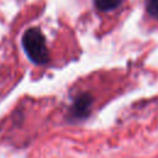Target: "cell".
I'll return each instance as SVG.
<instances>
[{"mask_svg": "<svg viewBox=\"0 0 158 158\" xmlns=\"http://www.w3.org/2000/svg\"><path fill=\"white\" fill-rule=\"evenodd\" d=\"M22 46L27 57L36 64H44L48 62L49 54L46 43V37L37 27L26 30L22 36Z\"/></svg>", "mask_w": 158, "mask_h": 158, "instance_id": "1", "label": "cell"}, {"mask_svg": "<svg viewBox=\"0 0 158 158\" xmlns=\"http://www.w3.org/2000/svg\"><path fill=\"white\" fill-rule=\"evenodd\" d=\"M91 105H93V98L89 93H83L78 95L69 109V120L80 121L86 118L90 115Z\"/></svg>", "mask_w": 158, "mask_h": 158, "instance_id": "2", "label": "cell"}, {"mask_svg": "<svg viewBox=\"0 0 158 158\" xmlns=\"http://www.w3.org/2000/svg\"><path fill=\"white\" fill-rule=\"evenodd\" d=\"M121 0H94V5L98 10L107 11L117 7L120 5Z\"/></svg>", "mask_w": 158, "mask_h": 158, "instance_id": "3", "label": "cell"}, {"mask_svg": "<svg viewBox=\"0 0 158 158\" xmlns=\"http://www.w3.org/2000/svg\"><path fill=\"white\" fill-rule=\"evenodd\" d=\"M146 10L152 17L158 19V0H147Z\"/></svg>", "mask_w": 158, "mask_h": 158, "instance_id": "4", "label": "cell"}]
</instances>
